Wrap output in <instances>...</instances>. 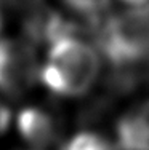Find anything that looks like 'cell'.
Masks as SVG:
<instances>
[{
	"instance_id": "obj_2",
	"label": "cell",
	"mask_w": 149,
	"mask_h": 150,
	"mask_svg": "<svg viewBox=\"0 0 149 150\" xmlns=\"http://www.w3.org/2000/svg\"><path fill=\"white\" fill-rule=\"evenodd\" d=\"M93 34L112 66H136L149 54V8H130L96 23Z\"/></svg>"
},
{
	"instance_id": "obj_12",
	"label": "cell",
	"mask_w": 149,
	"mask_h": 150,
	"mask_svg": "<svg viewBox=\"0 0 149 150\" xmlns=\"http://www.w3.org/2000/svg\"><path fill=\"white\" fill-rule=\"evenodd\" d=\"M0 29H2V13H0Z\"/></svg>"
},
{
	"instance_id": "obj_11",
	"label": "cell",
	"mask_w": 149,
	"mask_h": 150,
	"mask_svg": "<svg viewBox=\"0 0 149 150\" xmlns=\"http://www.w3.org/2000/svg\"><path fill=\"white\" fill-rule=\"evenodd\" d=\"M128 8H149V0H122Z\"/></svg>"
},
{
	"instance_id": "obj_6",
	"label": "cell",
	"mask_w": 149,
	"mask_h": 150,
	"mask_svg": "<svg viewBox=\"0 0 149 150\" xmlns=\"http://www.w3.org/2000/svg\"><path fill=\"white\" fill-rule=\"evenodd\" d=\"M115 136L120 150H149V101L117 121Z\"/></svg>"
},
{
	"instance_id": "obj_9",
	"label": "cell",
	"mask_w": 149,
	"mask_h": 150,
	"mask_svg": "<svg viewBox=\"0 0 149 150\" xmlns=\"http://www.w3.org/2000/svg\"><path fill=\"white\" fill-rule=\"evenodd\" d=\"M0 2L15 10H32L37 5H40L42 0H0Z\"/></svg>"
},
{
	"instance_id": "obj_3",
	"label": "cell",
	"mask_w": 149,
	"mask_h": 150,
	"mask_svg": "<svg viewBox=\"0 0 149 150\" xmlns=\"http://www.w3.org/2000/svg\"><path fill=\"white\" fill-rule=\"evenodd\" d=\"M40 77L35 46L27 40H0V91L18 98L27 93Z\"/></svg>"
},
{
	"instance_id": "obj_10",
	"label": "cell",
	"mask_w": 149,
	"mask_h": 150,
	"mask_svg": "<svg viewBox=\"0 0 149 150\" xmlns=\"http://www.w3.org/2000/svg\"><path fill=\"white\" fill-rule=\"evenodd\" d=\"M10 120H11V112H10L8 105L3 101H0V136L6 131L10 125Z\"/></svg>"
},
{
	"instance_id": "obj_8",
	"label": "cell",
	"mask_w": 149,
	"mask_h": 150,
	"mask_svg": "<svg viewBox=\"0 0 149 150\" xmlns=\"http://www.w3.org/2000/svg\"><path fill=\"white\" fill-rule=\"evenodd\" d=\"M66 5L85 16H96L108 6L109 0H64Z\"/></svg>"
},
{
	"instance_id": "obj_5",
	"label": "cell",
	"mask_w": 149,
	"mask_h": 150,
	"mask_svg": "<svg viewBox=\"0 0 149 150\" xmlns=\"http://www.w3.org/2000/svg\"><path fill=\"white\" fill-rule=\"evenodd\" d=\"M18 131L31 147L45 150L58 142L61 121L42 107H26L18 115Z\"/></svg>"
},
{
	"instance_id": "obj_7",
	"label": "cell",
	"mask_w": 149,
	"mask_h": 150,
	"mask_svg": "<svg viewBox=\"0 0 149 150\" xmlns=\"http://www.w3.org/2000/svg\"><path fill=\"white\" fill-rule=\"evenodd\" d=\"M61 150H114L108 139L95 133H79L74 136Z\"/></svg>"
},
{
	"instance_id": "obj_1",
	"label": "cell",
	"mask_w": 149,
	"mask_h": 150,
	"mask_svg": "<svg viewBox=\"0 0 149 150\" xmlns=\"http://www.w3.org/2000/svg\"><path fill=\"white\" fill-rule=\"evenodd\" d=\"M99 74V58L80 37L66 35L53 42L40 78L51 93L63 98L83 96Z\"/></svg>"
},
{
	"instance_id": "obj_4",
	"label": "cell",
	"mask_w": 149,
	"mask_h": 150,
	"mask_svg": "<svg viewBox=\"0 0 149 150\" xmlns=\"http://www.w3.org/2000/svg\"><path fill=\"white\" fill-rule=\"evenodd\" d=\"M34 11L24 19L23 30L24 37L32 45H43L56 42L66 35L79 37V32L83 29L67 18L61 16L53 8H32Z\"/></svg>"
}]
</instances>
